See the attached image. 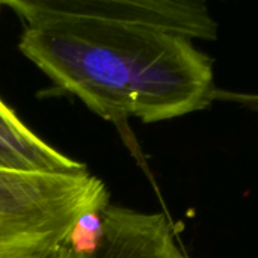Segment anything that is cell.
<instances>
[{
    "mask_svg": "<svg viewBox=\"0 0 258 258\" xmlns=\"http://www.w3.org/2000/svg\"><path fill=\"white\" fill-rule=\"evenodd\" d=\"M100 218L101 236L97 246L77 254V258H189L163 213L109 204Z\"/></svg>",
    "mask_w": 258,
    "mask_h": 258,
    "instance_id": "3",
    "label": "cell"
},
{
    "mask_svg": "<svg viewBox=\"0 0 258 258\" xmlns=\"http://www.w3.org/2000/svg\"><path fill=\"white\" fill-rule=\"evenodd\" d=\"M20 18V51L63 92L113 124L159 122L216 100L215 41L201 0H0Z\"/></svg>",
    "mask_w": 258,
    "mask_h": 258,
    "instance_id": "1",
    "label": "cell"
},
{
    "mask_svg": "<svg viewBox=\"0 0 258 258\" xmlns=\"http://www.w3.org/2000/svg\"><path fill=\"white\" fill-rule=\"evenodd\" d=\"M216 100L234 101L239 103L251 110L258 112V94H240V92H230V91H216Z\"/></svg>",
    "mask_w": 258,
    "mask_h": 258,
    "instance_id": "6",
    "label": "cell"
},
{
    "mask_svg": "<svg viewBox=\"0 0 258 258\" xmlns=\"http://www.w3.org/2000/svg\"><path fill=\"white\" fill-rule=\"evenodd\" d=\"M109 206L106 184L89 174L0 169V248L70 240L77 221Z\"/></svg>",
    "mask_w": 258,
    "mask_h": 258,
    "instance_id": "2",
    "label": "cell"
},
{
    "mask_svg": "<svg viewBox=\"0 0 258 258\" xmlns=\"http://www.w3.org/2000/svg\"><path fill=\"white\" fill-rule=\"evenodd\" d=\"M0 169L42 174H79L86 166L54 150L32 132L0 98Z\"/></svg>",
    "mask_w": 258,
    "mask_h": 258,
    "instance_id": "4",
    "label": "cell"
},
{
    "mask_svg": "<svg viewBox=\"0 0 258 258\" xmlns=\"http://www.w3.org/2000/svg\"><path fill=\"white\" fill-rule=\"evenodd\" d=\"M0 8H2V6H0Z\"/></svg>",
    "mask_w": 258,
    "mask_h": 258,
    "instance_id": "7",
    "label": "cell"
},
{
    "mask_svg": "<svg viewBox=\"0 0 258 258\" xmlns=\"http://www.w3.org/2000/svg\"><path fill=\"white\" fill-rule=\"evenodd\" d=\"M0 258H77L70 240L47 246L0 248Z\"/></svg>",
    "mask_w": 258,
    "mask_h": 258,
    "instance_id": "5",
    "label": "cell"
}]
</instances>
